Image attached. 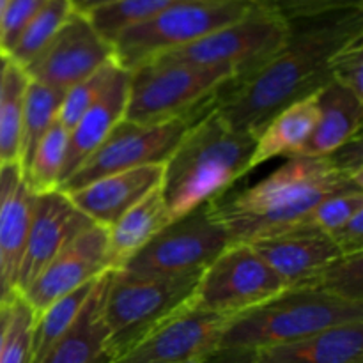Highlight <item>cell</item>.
Listing matches in <instances>:
<instances>
[{"instance_id":"1","label":"cell","mask_w":363,"mask_h":363,"mask_svg":"<svg viewBox=\"0 0 363 363\" xmlns=\"http://www.w3.org/2000/svg\"><path fill=\"white\" fill-rule=\"evenodd\" d=\"M363 34L362 9H344L289 21V35L273 55L218 91L215 110L234 130L257 137L286 106L332 84L330 60Z\"/></svg>"},{"instance_id":"2","label":"cell","mask_w":363,"mask_h":363,"mask_svg":"<svg viewBox=\"0 0 363 363\" xmlns=\"http://www.w3.org/2000/svg\"><path fill=\"white\" fill-rule=\"evenodd\" d=\"M346 190H363L332 156H294L254 186L213 201L229 245L255 243L307 223L315 206Z\"/></svg>"},{"instance_id":"3","label":"cell","mask_w":363,"mask_h":363,"mask_svg":"<svg viewBox=\"0 0 363 363\" xmlns=\"http://www.w3.org/2000/svg\"><path fill=\"white\" fill-rule=\"evenodd\" d=\"M255 140L229 126L215 106L199 117L163 163L162 191L172 220L223 197L250 172Z\"/></svg>"},{"instance_id":"4","label":"cell","mask_w":363,"mask_h":363,"mask_svg":"<svg viewBox=\"0 0 363 363\" xmlns=\"http://www.w3.org/2000/svg\"><path fill=\"white\" fill-rule=\"evenodd\" d=\"M357 321H363V303L318 289L289 287L259 307L229 319L216 350L254 353Z\"/></svg>"},{"instance_id":"5","label":"cell","mask_w":363,"mask_h":363,"mask_svg":"<svg viewBox=\"0 0 363 363\" xmlns=\"http://www.w3.org/2000/svg\"><path fill=\"white\" fill-rule=\"evenodd\" d=\"M236 78L225 67H201L155 59L130 71L124 121L160 124L197 116L215 106L220 89Z\"/></svg>"},{"instance_id":"6","label":"cell","mask_w":363,"mask_h":363,"mask_svg":"<svg viewBox=\"0 0 363 363\" xmlns=\"http://www.w3.org/2000/svg\"><path fill=\"white\" fill-rule=\"evenodd\" d=\"M202 272L177 277H133L121 269L110 273L103 321L112 360L183 307L194 296Z\"/></svg>"},{"instance_id":"7","label":"cell","mask_w":363,"mask_h":363,"mask_svg":"<svg viewBox=\"0 0 363 363\" xmlns=\"http://www.w3.org/2000/svg\"><path fill=\"white\" fill-rule=\"evenodd\" d=\"M254 6L250 0H181L121 32L112 41L113 59L123 69L133 71L240 20Z\"/></svg>"},{"instance_id":"8","label":"cell","mask_w":363,"mask_h":363,"mask_svg":"<svg viewBox=\"0 0 363 363\" xmlns=\"http://www.w3.org/2000/svg\"><path fill=\"white\" fill-rule=\"evenodd\" d=\"M227 247L229 238L216 218L211 201L172 220L121 272L133 277H177L204 272Z\"/></svg>"},{"instance_id":"9","label":"cell","mask_w":363,"mask_h":363,"mask_svg":"<svg viewBox=\"0 0 363 363\" xmlns=\"http://www.w3.org/2000/svg\"><path fill=\"white\" fill-rule=\"evenodd\" d=\"M287 35L289 21L266 7L254 6L240 20L156 59L201 67H225L241 77L273 55Z\"/></svg>"},{"instance_id":"10","label":"cell","mask_w":363,"mask_h":363,"mask_svg":"<svg viewBox=\"0 0 363 363\" xmlns=\"http://www.w3.org/2000/svg\"><path fill=\"white\" fill-rule=\"evenodd\" d=\"M286 289L282 280L247 243L229 245L202 272L194 291L197 307L233 319Z\"/></svg>"},{"instance_id":"11","label":"cell","mask_w":363,"mask_h":363,"mask_svg":"<svg viewBox=\"0 0 363 363\" xmlns=\"http://www.w3.org/2000/svg\"><path fill=\"white\" fill-rule=\"evenodd\" d=\"M206 112L149 126L121 121L103 144L64 181L59 190L67 194L110 174L165 163L188 128Z\"/></svg>"},{"instance_id":"12","label":"cell","mask_w":363,"mask_h":363,"mask_svg":"<svg viewBox=\"0 0 363 363\" xmlns=\"http://www.w3.org/2000/svg\"><path fill=\"white\" fill-rule=\"evenodd\" d=\"M229 319L190 300L110 363H199L216 350Z\"/></svg>"},{"instance_id":"13","label":"cell","mask_w":363,"mask_h":363,"mask_svg":"<svg viewBox=\"0 0 363 363\" xmlns=\"http://www.w3.org/2000/svg\"><path fill=\"white\" fill-rule=\"evenodd\" d=\"M113 59L112 45L74 11L50 45L25 67L28 80L66 92Z\"/></svg>"},{"instance_id":"14","label":"cell","mask_w":363,"mask_h":363,"mask_svg":"<svg viewBox=\"0 0 363 363\" xmlns=\"http://www.w3.org/2000/svg\"><path fill=\"white\" fill-rule=\"evenodd\" d=\"M108 268V234L101 225L92 223L78 234L18 296L23 298L34 314L78 287L99 279Z\"/></svg>"},{"instance_id":"15","label":"cell","mask_w":363,"mask_h":363,"mask_svg":"<svg viewBox=\"0 0 363 363\" xmlns=\"http://www.w3.org/2000/svg\"><path fill=\"white\" fill-rule=\"evenodd\" d=\"M92 222L74 208L64 191L53 190L35 197L23 259L16 279V296Z\"/></svg>"},{"instance_id":"16","label":"cell","mask_w":363,"mask_h":363,"mask_svg":"<svg viewBox=\"0 0 363 363\" xmlns=\"http://www.w3.org/2000/svg\"><path fill=\"white\" fill-rule=\"evenodd\" d=\"M250 245L286 289L307 286L326 266L342 257L328 234L307 225Z\"/></svg>"},{"instance_id":"17","label":"cell","mask_w":363,"mask_h":363,"mask_svg":"<svg viewBox=\"0 0 363 363\" xmlns=\"http://www.w3.org/2000/svg\"><path fill=\"white\" fill-rule=\"evenodd\" d=\"M162 177L163 163L144 165L99 177L66 195L92 223L108 229L149 191L158 188Z\"/></svg>"},{"instance_id":"18","label":"cell","mask_w":363,"mask_h":363,"mask_svg":"<svg viewBox=\"0 0 363 363\" xmlns=\"http://www.w3.org/2000/svg\"><path fill=\"white\" fill-rule=\"evenodd\" d=\"M128 89H130V71L119 66L105 91L101 92V96L89 106L87 112L67 131V151L66 158H64L59 188L103 144L110 131L121 121H124L128 105Z\"/></svg>"},{"instance_id":"19","label":"cell","mask_w":363,"mask_h":363,"mask_svg":"<svg viewBox=\"0 0 363 363\" xmlns=\"http://www.w3.org/2000/svg\"><path fill=\"white\" fill-rule=\"evenodd\" d=\"M35 197L38 195L25 183L18 163L0 167V257L7 289L13 296H16V279Z\"/></svg>"},{"instance_id":"20","label":"cell","mask_w":363,"mask_h":363,"mask_svg":"<svg viewBox=\"0 0 363 363\" xmlns=\"http://www.w3.org/2000/svg\"><path fill=\"white\" fill-rule=\"evenodd\" d=\"M247 363H363V321L254 351Z\"/></svg>"},{"instance_id":"21","label":"cell","mask_w":363,"mask_h":363,"mask_svg":"<svg viewBox=\"0 0 363 363\" xmlns=\"http://www.w3.org/2000/svg\"><path fill=\"white\" fill-rule=\"evenodd\" d=\"M110 273H103L69 330L57 340L41 363H110L106 326L103 321V296Z\"/></svg>"},{"instance_id":"22","label":"cell","mask_w":363,"mask_h":363,"mask_svg":"<svg viewBox=\"0 0 363 363\" xmlns=\"http://www.w3.org/2000/svg\"><path fill=\"white\" fill-rule=\"evenodd\" d=\"M170 222H172V216H170L169 206H167L162 184H160L144 199H140L133 208L128 209L112 227L106 229L108 268L112 272L123 268Z\"/></svg>"},{"instance_id":"23","label":"cell","mask_w":363,"mask_h":363,"mask_svg":"<svg viewBox=\"0 0 363 363\" xmlns=\"http://www.w3.org/2000/svg\"><path fill=\"white\" fill-rule=\"evenodd\" d=\"M318 124L298 156H328L362 135L363 99L332 82L318 92Z\"/></svg>"},{"instance_id":"24","label":"cell","mask_w":363,"mask_h":363,"mask_svg":"<svg viewBox=\"0 0 363 363\" xmlns=\"http://www.w3.org/2000/svg\"><path fill=\"white\" fill-rule=\"evenodd\" d=\"M318 119V94L286 106L257 135L250 170L273 158H294L300 155L314 133Z\"/></svg>"},{"instance_id":"25","label":"cell","mask_w":363,"mask_h":363,"mask_svg":"<svg viewBox=\"0 0 363 363\" xmlns=\"http://www.w3.org/2000/svg\"><path fill=\"white\" fill-rule=\"evenodd\" d=\"M62 98L64 92L28 80L25 89L23 112H21L20 156H18V165L21 170L34 155L39 140L57 121Z\"/></svg>"},{"instance_id":"26","label":"cell","mask_w":363,"mask_h":363,"mask_svg":"<svg viewBox=\"0 0 363 363\" xmlns=\"http://www.w3.org/2000/svg\"><path fill=\"white\" fill-rule=\"evenodd\" d=\"M99 279L78 287L73 293L59 298L43 312L35 314L34 321V339H32V362L41 363L43 358L48 354L57 344V340L73 326L77 318L80 315L82 308L87 303L89 296L94 291Z\"/></svg>"},{"instance_id":"27","label":"cell","mask_w":363,"mask_h":363,"mask_svg":"<svg viewBox=\"0 0 363 363\" xmlns=\"http://www.w3.org/2000/svg\"><path fill=\"white\" fill-rule=\"evenodd\" d=\"M73 13L71 0H46L7 53L11 62L25 69L50 45Z\"/></svg>"},{"instance_id":"28","label":"cell","mask_w":363,"mask_h":363,"mask_svg":"<svg viewBox=\"0 0 363 363\" xmlns=\"http://www.w3.org/2000/svg\"><path fill=\"white\" fill-rule=\"evenodd\" d=\"M67 151V130L55 121L39 140L34 155L21 170L25 183L35 195L59 190L64 158Z\"/></svg>"},{"instance_id":"29","label":"cell","mask_w":363,"mask_h":363,"mask_svg":"<svg viewBox=\"0 0 363 363\" xmlns=\"http://www.w3.org/2000/svg\"><path fill=\"white\" fill-rule=\"evenodd\" d=\"M28 77L21 67L9 60L4 85V99L0 106V167L18 163L21 137V112Z\"/></svg>"},{"instance_id":"30","label":"cell","mask_w":363,"mask_h":363,"mask_svg":"<svg viewBox=\"0 0 363 363\" xmlns=\"http://www.w3.org/2000/svg\"><path fill=\"white\" fill-rule=\"evenodd\" d=\"M177 2L181 0H119L91 11L85 16L91 20L92 27L112 45L121 32L147 21L149 18L156 16Z\"/></svg>"},{"instance_id":"31","label":"cell","mask_w":363,"mask_h":363,"mask_svg":"<svg viewBox=\"0 0 363 363\" xmlns=\"http://www.w3.org/2000/svg\"><path fill=\"white\" fill-rule=\"evenodd\" d=\"M303 287L363 303V254L342 255Z\"/></svg>"},{"instance_id":"32","label":"cell","mask_w":363,"mask_h":363,"mask_svg":"<svg viewBox=\"0 0 363 363\" xmlns=\"http://www.w3.org/2000/svg\"><path fill=\"white\" fill-rule=\"evenodd\" d=\"M117 67H119V64L116 62V59L108 60V62L103 64L99 69H96L91 77H87L85 80H82L80 84L73 85L69 91L64 92L57 121H59L67 131H69L71 128L78 123V119L87 112L89 106L101 96V92L105 91L108 82L112 80Z\"/></svg>"},{"instance_id":"33","label":"cell","mask_w":363,"mask_h":363,"mask_svg":"<svg viewBox=\"0 0 363 363\" xmlns=\"http://www.w3.org/2000/svg\"><path fill=\"white\" fill-rule=\"evenodd\" d=\"M35 314L21 296L11 301V321L0 351V363H30Z\"/></svg>"},{"instance_id":"34","label":"cell","mask_w":363,"mask_h":363,"mask_svg":"<svg viewBox=\"0 0 363 363\" xmlns=\"http://www.w3.org/2000/svg\"><path fill=\"white\" fill-rule=\"evenodd\" d=\"M358 211H363V190L339 191L319 202L305 225L330 236L346 225Z\"/></svg>"},{"instance_id":"35","label":"cell","mask_w":363,"mask_h":363,"mask_svg":"<svg viewBox=\"0 0 363 363\" xmlns=\"http://www.w3.org/2000/svg\"><path fill=\"white\" fill-rule=\"evenodd\" d=\"M330 77L333 84L363 99V34L347 41L330 60Z\"/></svg>"},{"instance_id":"36","label":"cell","mask_w":363,"mask_h":363,"mask_svg":"<svg viewBox=\"0 0 363 363\" xmlns=\"http://www.w3.org/2000/svg\"><path fill=\"white\" fill-rule=\"evenodd\" d=\"M255 6L273 11L284 20H300V18L319 16L344 9H362L363 0H250Z\"/></svg>"},{"instance_id":"37","label":"cell","mask_w":363,"mask_h":363,"mask_svg":"<svg viewBox=\"0 0 363 363\" xmlns=\"http://www.w3.org/2000/svg\"><path fill=\"white\" fill-rule=\"evenodd\" d=\"M46 0H9L0 18V52L9 53L14 43Z\"/></svg>"},{"instance_id":"38","label":"cell","mask_w":363,"mask_h":363,"mask_svg":"<svg viewBox=\"0 0 363 363\" xmlns=\"http://www.w3.org/2000/svg\"><path fill=\"white\" fill-rule=\"evenodd\" d=\"M332 160L335 162V165L350 177L351 181H354L357 184L363 186V149H362V135H357L354 138H351L347 144H344L342 147H339L337 151H333Z\"/></svg>"},{"instance_id":"39","label":"cell","mask_w":363,"mask_h":363,"mask_svg":"<svg viewBox=\"0 0 363 363\" xmlns=\"http://www.w3.org/2000/svg\"><path fill=\"white\" fill-rule=\"evenodd\" d=\"M342 255L363 254V211H358L346 225L330 234Z\"/></svg>"},{"instance_id":"40","label":"cell","mask_w":363,"mask_h":363,"mask_svg":"<svg viewBox=\"0 0 363 363\" xmlns=\"http://www.w3.org/2000/svg\"><path fill=\"white\" fill-rule=\"evenodd\" d=\"M113 2H119V0H71L74 11H78V13L82 14H87L91 13V11L99 9V7L108 6V4H113Z\"/></svg>"},{"instance_id":"41","label":"cell","mask_w":363,"mask_h":363,"mask_svg":"<svg viewBox=\"0 0 363 363\" xmlns=\"http://www.w3.org/2000/svg\"><path fill=\"white\" fill-rule=\"evenodd\" d=\"M11 301L6 305H0V351H2V344H4V339H6L7 326H9V321H11Z\"/></svg>"},{"instance_id":"42","label":"cell","mask_w":363,"mask_h":363,"mask_svg":"<svg viewBox=\"0 0 363 363\" xmlns=\"http://www.w3.org/2000/svg\"><path fill=\"white\" fill-rule=\"evenodd\" d=\"M13 294L7 289L6 277H4V266H2V257H0V305H6L13 300Z\"/></svg>"},{"instance_id":"43","label":"cell","mask_w":363,"mask_h":363,"mask_svg":"<svg viewBox=\"0 0 363 363\" xmlns=\"http://www.w3.org/2000/svg\"><path fill=\"white\" fill-rule=\"evenodd\" d=\"M7 67H9V57H7L6 53L0 52V106H2L4 99V85H6Z\"/></svg>"},{"instance_id":"44","label":"cell","mask_w":363,"mask_h":363,"mask_svg":"<svg viewBox=\"0 0 363 363\" xmlns=\"http://www.w3.org/2000/svg\"><path fill=\"white\" fill-rule=\"evenodd\" d=\"M199 363H218V362H216V358H215V354H209V357L208 358H206V360H202V362H199Z\"/></svg>"},{"instance_id":"45","label":"cell","mask_w":363,"mask_h":363,"mask_svg":"<svg viewBox=\"0 0 363 363\" xmlns=\"http://www.w3.org/2000/svg\"><path fill=\"white\" fill-rule=\"evenodd\" d=\"M7 2H9V0H0V18H2V14H4V9H6Z\"/></svg>"}]
</instances>
